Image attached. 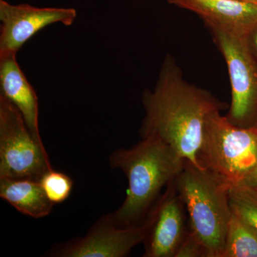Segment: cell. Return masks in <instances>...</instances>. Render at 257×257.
Masks as SVG:
<instances>
[{
    "label": "cell",
    "mask_w": 257,
    "mask_h": 257,
    "mask_svg": "<svg viewBox=\"0 0 257 257\" xmlns=\"http://www.w3.org/2000/svg\"><path fill=\"white\" fill-rule=\"evenodd\" d=\"M140 135L163 142L181 158L201 168L198 155L208 116L226 107L210 93L189 84L170 55L166 56L155 89H145Z\"/></svg>",
    "instance_id": "obj_1"
},
{
    "label": "cell",
    "mask_w": 257,
    "mask_h": 257,
    "mask_svg": "<svg viewBox=\"0 0 257 257\" xmlns=\"http://www.w3.org/2000/svg\"><path fill=\"white\" fill-rule=\"evenodd\" d=\"M185 160L159 139L147 137L130 149L119 148L109 157L112 170L124 172L128 192L122 204L110 213L121 227L143 224L147 213L183 168Z\"/></svg>",
    "instance_id": "obj_2"
},
{
    "label": "cell",
    "mask_w": 257,
    "mask_h": 257,
    "mask_svg": "<svg viewBox=\"0 0 257 257\" xmlns=\"http://www.w3.org/2000/svg\"><path fill=\"white\" fill-rule=\"evenodd\" d=\"M175 184L187 209L189 229L207 250L209 257H221L232 215L229 202L231 184L187 161L176 177Z\"/></svg>",
    "instance_id": "obj_3"
},
{
    "label": "cell",
    "mask_w": 257,
    "mask_h": 257,
    "mask_svg": "<svg viewBox=\"0 0 257 257\" xmlns=\"http://www.w3.org/2000/svg\"><path fill=\"white\" fill-rule=\"evenodd\" d=\"M198 162L230 183H239L257 165L256 126L240 127L214 111L206 121Z\"/></svg>",
    "instance_id": "obj_4"
},
{
    "label": "cell",
    "mask_w": 257,
    "mask_h": 257,
    "mask_svg": "<svg viewBox=\"0 0 257 257\" xmlns=\"http://www.w3.org/2000/svg\"><path fill=\"white\" fill-rule=\"evenodd\" d=\"M52 170L45 145L32 137L16 106L0 95V179L40 182Z\"/></svg>",
    "instance_id": "obj_5"
},
{
    "label": "cell",
    "mask_w": 257,
    "mask_h": 257,
    "mask_svg": "<svg viewBox=\"0 0 257 257\" xmlns=\"http://www.w3.org/2000/svg\"><path fill=\"white\" fill-rule=\"evenodd\" d=\"M229 72L231 101L226 118L240 127L248 122L257 106V65L248 37L211 29Z\"/></svg>",
    "instance_id": "obj_6"
},
{
    "label": "cell",
    "mask_w": 257,
    "mask_h": 257,
    "mask_svg": "<svg viewBox=\"0 0 257 257\" xmlns=\"http://www.w3.org/2000/svg\"><path fill=\"white\" fill-rule=\"evenodd\" d=\"M144 257H175L189 229L187 209L175 184L167 185L147 213Z\"/></svg>",
    "instance_id": "obj_7"
},
{
    "label": "cell",
    "mask_w": 257,
    "mask_h": 257,
    "mask_svg": "<svg viewBox=\"0 0 257 257\" xmlns=\"http://www.w3.org/2000/svg\"><path fill=\"white\" fill-rule=\"evenodd\" d=\"M145 235L143 224L121 227L115 224L109 213L98 219L84 236L56 243L45 256L124 257L143 243Z\"/></svg>",
    "instance_id": "obj_8"
},
{
    "label": "cell",
    "mask_w": 257,
    "mask_h": 257,
    "mask_svg": "<svg viewBox=\"0 0 257 257\" xmlns=\"http://www.w3.org/2000/svg\"><path fill=\"white\" fill-rule=\"evenodd\" d=\"M77 18L73 8H36L0 0V54L18 53L35 34L54 23L70 26Z\"/></svg>",
    "instance_id": "obj_9"
},
{
    "label": "cell",
    "mask_w": 257,
    "mask_h": 257,
    "mask_svg": "<svg viewBox=\"0 0 257 257\" xmlns=\"http://www.w3.org/2000/svg\"><path fill=\"white\" fill-rule=\"evenodd\" d=\"M190 10L210 29L248 37L257 29V4L239 0H168Z\"/></svg>",
    "instance_id": "obj_10"
},
{
    "label": "cell",
    "mask_w": 257,
    "mask_h": 257,
    "mask_svg": "<svg viewBox=\"0 0 257 257\" xmlns=\"http://www.w3.org/2000/svg\"><path fill=\"white\" fill-rule=\"evenodd\" d=\"M16 55L15 52L0 54V95L16 106L32 137L44 145L39 126L38 97L19 65Z\"/></svg>",
    "instance_id": "obj_11"
},
{
    "label": "cell",
    "mask_w": 257,
    "mask_h": 257,
    "mask_svg": "<svg viewBox=\"0 0 257 257\" xmlns=\"http://www.w3.org/2000/svg\"><path fill=\"white\" fill-rule=\"evenodd\" d=\"M0 197L19 212L34 219L50 215L55 205L40 182L33 179H0Z\"/></svg>",
    "instance_id": "obj_12"
},
{
    "label": "cell",
    "mask_w": 257,
    "mask_h": 257,
    "mask_svg": "<svg viewBox=\"0 0 257 257\" xmlns=\"http://www.w3.org/2000/svg\"><path fill=\"white\" fill-rule=\"evenodd\" d=\"M221 257H257V233L232 211Z\"/></svg>",
    "instance_id": "obj_13"
},
{
    "label": "cell",
    "mask_w": 257,
    "mask_h": 257,
    "mask_svg": "<svg viewBox=\"0 0 257 257\" xmlns=\"http://www.w3.org/2000/svg\"><path fill=\"white\" fill-rule=\"evenodd\" d=\"M229 202L231 210L246 221L257 233V189L241 184H231Z\"/></svg>",
    "instance_id": "obj_14"
},
{
    "label": "cell",
    "mask_w": 257,
    "mask_h": 257,
    "mask_svg": "<svg viewBox=\"0 0 257 257\" xmlns=\"http://www.w3.org/2000/svg\"><path fill=\"white\" fill-rule=\"evenodd\" d=\"M40 182L47 197L54 204L65 202L73 188V180L70 177L54 170L47 172Z\"/></svg>",
    "instance_id": "obj_15"
},
{
    "label": "cell",
    "mask_w": 257,
    "mask_h": 257,
    "mask_svg": "<svg viewBox=\"0 0 257 257\" xmlns=\"http://www.w3.org/2000/svg\"><path fill=\"white\" fill-rule=\"evenodd\" d=\"M175 257H209V254L204 245L189 227Z\"/></svg>",
    "instance_id": "obj_16"
},
{
    "label": "cell",
    "mask_w": 257,
    "mask_h": 257,
    "mask_svg": "<svg viewBox=\"0 0 257 257\" xmlns=\"http://www.w3.org/2000/svg\"><path fill=\"white\" fill-rule=\"evenodd\" d=\"M237 184H243L246 187L257 189V165L252 172L249 174L243 181Z\"/></svg>",
    "instance_id": "obj_17"
},
{
    "label": "cell",
    "mask_w": 257,
    "mask_h": 257,
    "mask_svg": "<svg viewBox=\"0 0 257 257\" xmlns=\"http://www.w3.org/2000/svg\"><path fill=\"white\" fill-rule=\"evenodd\" d=\"M248 40L249 42H251L253 49L256 51L257 54V29L248 37Z\"/></svg>",
    "instance_id": "obj_18"
},
{
    "label": "cell",
    "mask_w": 257,
    "mask_h": 257,
    "mask_svg": "<svg viewBox=\"0 0 257 257\" xmlns=\"http://www.w3.org/2000/svg\"><path fill=\"white\" fill-rule=\"evenodd\" d=\"M239 1H243V2H249V3H256L257 0H239Z\"/></svg>",
    "instance_id": "obj_19"
},
{
    "label": "cell",
    "mask_w": 257,
    "mask_h": 257,
    "mask_svg": "<svg viewBox=\"0 0 257 257\" xmlns=\"http://www.w3.org/2000/svg\"><path fill=\"white\" fill-rule=\"evenodd\" d=\"M256 3V4H257V2H256V3Z\"/></svg>",
    "instance_id": "obj_20"
},
{
    "label": "cell",
    "mask_w": 257,
    "mask_h": 257,
    "mask_svg": "<svg viewBox=\"0 0 257 257\" xmlns=\"http://www.w3.org/2000/svg\"><path fill=\"white\" fill-rule=\"evenodd\" d=\"M256 127H257V126H256Z\"/></svg>",
    "instance_id": "obj_21"
}]
</instances>
